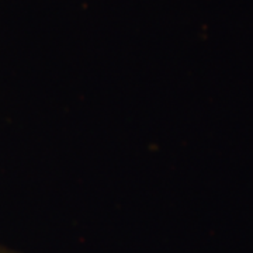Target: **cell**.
I'll list each match as a JSON object with an SVG mask.
<instances>
[{
	"mask_svg": "<svg viewBox=\"0 0 253 253\" xmlns=\"http://www.w3.org/2000/svg\"><path fill=\"white\" fill-rule=\"evenodd\" d=\"M0 253H18L10 248H6V246H0Z\"/></svg>",
	"mask_w": 253,
	"mask_h": 253,
	"instance_id": "6da1fadb",
	"label": "cell"
}]
</instances>
